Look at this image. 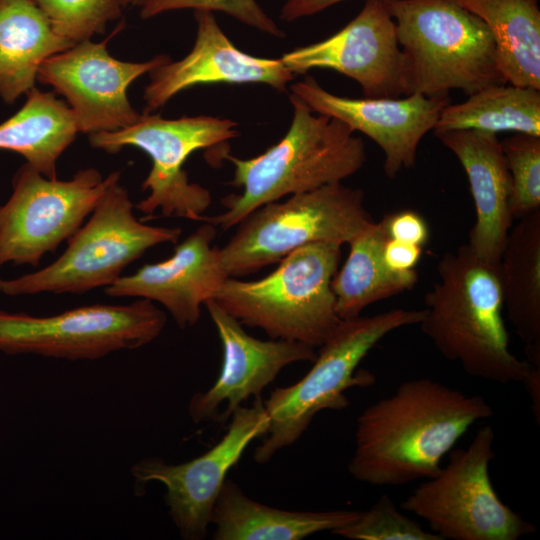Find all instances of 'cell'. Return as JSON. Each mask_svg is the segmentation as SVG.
I'll list each match as a JSON object with an SVG mask.
<instances>
[{"instance_id":"5bb4252c","label":"cell","mask_w":540,"mask_h":540,"mask_svg":"<svg viewBox=\"0 0 540 540\" xmlns=\"http://www.w3.org/2000/svg\"><path fill=\"white\" fill-rule=\"evenodd\" d=\"M123 27L120 23L102 42L76 43L44 60L38 69L37 80L65 97L81 133L116 131L136 123L141 114L129 102L128 87L171 60L165 54L145 62L112 57L107 42Z\"/></svg>"},{"instance_id":"f1b7e54d","label":"cell","mask_w":540,"mask_h":540,"mask_svg":"<svg viewBox=\"0 0 540 540\" xmlns=\"http://www.w3.org/2000/svg\"><path fill=\"white\" fill-rule=\"evenodd\" d=\"M501 145L512 181L511 212L519 220L540 210V136L515 133Z\"/></svg>"},{"instance_id":"7a4b0ae2","label":"cell","mask_w":540,"mask_h":540,"mask_svg":"<svg viewBox=\"0 0 540 540\" xmlns=\"http://www.w3.org/2000/svg\"><path fill=\"white\" fill-rule=\"evenodd\" d=\"M437 273L439 281L424 297L422 332L470 376L523 382L532 365L509 349L499 264L481 260L464 244L444 253Z\"/></svg>"},{"instance_id":"1f68e13d","label":"cell","mask_w":540,"mask_h":540,"mask_svg":"<svg viewBox=\"0 0 540 540\" xmlns=\"http://www.w3.org/2000/svg\"><path fill=\"white\" fill-rule=\"evenodd\" d=\"M389 238L423 247L428 239L425 220L411 210L386 215Z\"/></svg>"},{"instance_id":"4fadbf2b","label":"cell","mask_w":540,"mask_h":540,"mask_svg":"<svg viewBox=\"0 0 540 540\" xmlns=\"http://www.w3.org/2000/svg\"><path fill=\"white\" fill-rule=\"evenodd\" d=\"M268 427L263 401L257 397L251 406L242 405L233 412L223 437L204 454L179 464L147 457L132 466L131 474L139 485L163 484L168 513L181 538L201 540L207 536L227 473L254 439L265 436Z\"/></svg>"},{"instance_id":"8992f818","label":"cell","mask_w":540,"mask_h":540,"mask_svg":"<svg viewBox=\"0 0 540 540\" xmlns=\"http://www.w3.org/2000/svg\"><path fill=\"white\" fill-rule=\"evenodd\" d=\"M424 313V309L398 308L342 320L320 346L309 372L292 385L275 388L263 401L269 427L254 450V460L264 464L278 451L293 445L322 410L345 409L349 405L347 389L375 382L371 372L356 371L364 357L390 332L419 324Z\"/></svg>"},{"instance_id":"7c38bea8","label":"cell","mask_w":540,"mask_h":540,"mask_svg":"<svg viewBox=\"0 0 540 540\" xmlns=\"http://www.w3.org/2000/svg\"><path fill=\"white\" fill-rule=\"evenodd\" d=\"M119 179L118 171L103 178L92 167L77 171L70 180L49 179L23 164L13 177L11 196L0 205V267H37L79 230Z\"/></svg>"},{"instance_id":"4316f807","label":"cell","mask_w":540,"mask_h":540,"mask_svg":"<svg viewBox=\"0 0 540 540\" xmlns=\"http://www.w3.org/2000/svg\"><path fill=\"white\" fill-rule=\"evenodd\" d=\"M452 130L540 136V90L507 83L487 86L441 111L434 133Z\"/></svg>"},{"instance_id":"83f0119b","label":"cell","mask_w":540,"mask_h":540,"mask_svg":"<svg viewBox=\"0 0 540 540\" xmlns=\"http://www.w3.org/2000/svg\"><path fill=\"white\" fill-rule=\"evenodd\" d=\"M61 36L79 43L105 32L107 24L118 20L122 7L118 0H32Z\"/></svg>"},{"instance_id":"f546056e","label":"cell","mask_w":540,"mask_h":540,"mask_svg":"<svg viewBox=\"0 0 540 540\" xmlns=\"http://www.w3.org/2000/svg\"><path fill=\"white\" fill-rule=\"evenodd\" d=\"M332 533L352 540H442L400 512L386 494L367 511H361L356 521Z\"/></svg>"},{"instance_id":"44dd1931","label":"cell","mask_w":540,"mask_h":540,"mask_svg":"<svg viewBox=\"0 0 540 540\" xmlns=\"http://www.w3.org/2000/svg\"><path fill=\"white\" fill-rule=\"evenodd\" d=\"M361 515L357 510L289 511L249 498L226 478L211 514L215 540H301L343 528Z\"/></svg>"},{"instance_id":"5b68a950","label":"cell","mask_w":540,"mask_h":540,"mask_svg":"<svg viewBox=\"0 0 540 540\" xmlns=\"http://www.w3.org/2000/svg\"><path fill=\"white\" fill-rule=\"evenodd\" d=\"M341 246L319 242L300 247L261 279L228 277L213 300L242 325L259 328L271 339L320 347L342 321L331 288Z\"/></svg>"},{"instance_id":"e0dca14e","label":"cell","mask_w":540,"mask_h":540,"mask_svg":"<svg viewBox=\"0 0 540 540\" xmlns=\"http://www.w3.org/2000/svg\"><path fill=\"white\" fill-rule=\"evenodd\" d=\"M204 306L218 332L223 360L213 385L190 398L188 413L194 423L219 422V409L223 404L225 409L220 422H225L250 397H260L284 367L316 359L317 354L310 345L283 339L260 340L249 335L242 324L213 299Z\"/></svg>"},{"instance_id":"6da1fadb","label":"cell","mask_w":540,"mask_h":540,"mask_svg":"<svg viewBox=\"0 0 540 540\" xmlns=\"http://www.w3.org/2000/svg\"><path fill=\"white\" fill-rule=\"evenodd\" d=\"M493 414L482 396L430 378L407 380L358 416L349 473L375 486L434 477L468 429Z\"/></svg>"},{"instance_id":"484cf974","label":"cell","mask_w":540,"mask_h":540,"mask_svg":"<svg viewBox=\"0 0 540 540\" xmlns=\"http://www.w3.org/2000/svg\"><path fill=\"white\" fill-rule=\"evenodd\" d=\"M490 29L505 83L540 90L537 0H457Z\"/></svg>"},{"instance_id":"9a60e30c","label":"cell","mask_w":540,"mask_h":540,"mask_svg":"<svg viewBox=\"0 0 540 540\" xmlns=\"http://www.w3.org/2000/svg\"><path fill=\"white\" fill-rule=\"evenodd\" d=\"M295 75L331 69L353 80L366 98L407 95L404 60L396 26L384 0H366L346 26L330 37L280 58Z\"/></svg>"},{"instance_id":"836d02e7","label":"cell","mask_w":540,"mask_h":540,"mask_svg":"<svg viewBox=\"0 0 540 540\" xmlns=\"http://www.w3.org/2000/svg\"><path fill=\"white\" fill-rule=\"evenodd\" d=\"M345 0H286L280 12V18L292 22L299 18L319 13Z\"/></svg>"},{"instance_id":"d590c367","label":"cell","mask_w":540,"mask_h":540,"mask_svg":"<svg viewBox=\"0 0 540 540\" xmlns=\"http://www.w3.org/2000/svg\"><path fill=\"white\" fill-rule=\"evenodd\" d=\"M121 7L125 8L128 6H141L144 0H118Z\"/></svg>"},{"instance_id":"2e32d148","label":"cell","mask_w":540,"mask_h":540,"mask_svg":"<svg viewBox=\"0 0 540 540\" xmlns=\"http://www.w3.org/2000/svg\"><path fill=\"white\" fill-rule=\"evenodd\" d=\"M290 89L313 112L336 118L372 139L384 153L383 169L391 179L415 165L419 143L434 130L441 111L451 103L449 97L420 93L404 98L342 97L325 90L311 76Z\"/></svg>"},{"instance_id":"ba28073f","label":"cell","mask_w":540,"mask_h":540,"mask_svg":"<svg viewBox=\"0 0 540 540\" xmlns=\"http://www.w3.org/2000/svg\"><path fill=\"white\" fill-rule=\"evenodd\" d=\"M374 222L362 190L327 184L248 214L220 247L221 265L229 277L246 276L312 243L348 244Z\"/></svg>"},{"instance_id":"d6986e66","label":"cell","mask_w":540,"mask_h":540,"mask_svg":"<svg viewBox=\"0 0 540 540\" xmlns=\"http://www.w3.org/2000/svg\"><path fill=\"white\" fill-rule=\"evenodd\" d=\"M197 24L192 50L178 61H168L150 72L144 89V113L165 105L179 92L197 85L265 84L286 91L295 74L281 59L250 55L226 36L209 11H194Z\"/></svg>"},{"instance_id":"4dcf8cb0","label":"cell","mask_w":540,"mask_h":540,"mask_svg":"<svg viewBox=\"0 0 540 540\" xmlns=\"http://www.w3.org/2000/svg\"><path fill=\"white\" fill-rule=\"evenodd\" d=\"M180 9L223 12L268 35L277 38L285 37V33L257 0H144L140 6V17L147 20L162 13Z\"/></svg>"},{"instance_id":"603a6c76","label":"cell","mask_w":540,"mask_h":540,"mask_svg":"<svg viewBox=\"0 0 540 540\" xmlns=\"http://www.w3.org/2000/svg\"><path fill=\"white\" fill-rule=\"evenodd\" d=\"M499 271L508 319L540 368V210L511 227Z\"/></svg>"},{"instance_id":"ac0fdd59","label":"cell","mask_w":540,"mask_h":540,"mask_svg":"<svg viewBox=\"0 0 540 540\" xmlns=\"http://www.w3.org/2000/svg\"><path fill=\"white\" fill-rule=\"evenodd\" d=\"M216 232V226L204 222L175 246L169 258L121 276L104 288L106 295L158 302L179 328L195 325L201 307L229 277L221 265L220 247L212 246Z\"/></svg>"},{"instance_id":"d4e9b609","label":"cell","mask_w":540,"mask_h":540,"mask_svg":"<svg viewBox=\"0 0 540 540\" xmlns=\"http://www.w3.org/2000/svg\"><path fill=\"white\" fill-rule=\"evenodd\" d=\"M79 132L73 111L54 93L33 87L19 111L0 124V150L12 151L49 179Z\"/></svg>"},{"instance_id":"9c48e42d","label":"cell","mask_w":540,"mask_h":540,"mask_svg":"<svg viewBox=\"0 0 540 540\" xmlns=\"http://www.w3.org/2000/svg\"><path fill=\"white\" fill-rule=\"evenodd\" d=\"M237 126L231 119L208 115L164 119L144 113L133 125L91 133L88 141L111 154L133 146L151 158V170L141 184L149 194L135 205L147 218L159 209L165 217L201 221L212 197L208 189L189 181L183 166L197 150L223 148L239 135Z\"/></svg>"},{"instance_id":"277c9868","label":"cell","mask_w":540,"mask_h":540,"mask_svg":"<svg viewBox=\"0 0 540 540\" xmlns=\"http://www.w3.org/2000/svg\"><path fill=\"white\" fill-rule=\"evenodd\" d=\"M396 26L407 95L447 98L505 83L488 26L457 0H384Z\"/></svg>"},{"instance_id":"8fae6325","label":"cell","mask_w":540,"mask_h":540,"mask_svg":"<svg viewBox=\"0 0 540 540\" xmlns=\"http://www.w3.org/2000/svg\"><path fill=\"white\" fill-rule=\"evenodd\" d=\"M166 313L148 299L93 304L51 316L0 310V352L66 360H97L155 340Z\"/></svg>"},{"instance_id":"ffe728a7","label":"cell","mask_w":540,"mask_h":540,"mask_svg":"<svg viewBox=\"0 0 540 540\" xmlns=\"http://www.w3.org/2000/svg\"><path fill=\"white\" fill-rule=\"evenodd\" d=\"M460 161L468 177L476 222L467 245L481 260L499 264L513 224L512 181L497 134L479 130L434 133Z\"/></svg>"},{"instance_id":"3957f363","label":"cell","mask_w":540,"mask_h":540,"mask_svg":"<svg viewBox=\"0 0 540 540\" xmlns=\"http://www.w3.org/2000/svg\"><path fill=\"white\" fill-rule=\"evenodd\" d=\"M289 100L292 120L276 144L248 159L235 157L227 149L217 154L233 164L234 176L229 184L242 188V192L222 198L225 211L215 216L204 215L202 222L227 231L265 204L342 182L363 167L365 145L349 126L313 112L292 93Z\"/></svg>"},{"instance_id":"30bf717a","label":"cell","mask_w":540,"mask_h":540,"mask_svg":"<svg viewBox=\"0 0 540 540\" xmlns=\"http://www.w3.org/2000/svg\"><path fill=\"white\" fill-rule=\"evenodd\" d=\"M495 434L481 427L465 449H455L448 464L425 479L401 508L425 520L442 540H517L536 532L534 524L506 505L489 475Z\"/></svg>"},{"instance_id":"52a82bcc","label":"cell","mask_w":540,"mask_h":540,"mask_svg":"<svg viewBox=\"0 0 540 540\" xmlns=\"http://www.w3.org/2000/svg\"><path fill=\"white\" fill-rule=\"evenodd\" d=\"M134 208L128 191L119 180L113 182L55 261L40 270L1 279L0 293L80 295L105 288L148 249L162 243H177L182 233L180 227L145 224L136 218Z\"/></svg>"},{"instance_id":"7402d4cb","label":"cell","mask_w":540,"mask_h":540,"mask_svg":"<svg viewBox=\"0 0 540 540\" xmlns=\"http://www.w3.org/2000/svg\"><path fill=\"white\" fill-rule=\"evenodd\" d=\"M74 44L32 0H0V98L13 104L26 95L43 61Z\"/></svg>"},{"instance_id":"e575fe53","label":"cell","mask_w":540,"mask_h":540,"mask_svg":"<svg viewBox=\"0 0 540 540\" xmlns=\"http://www.w3.org/2000/svg\"><path fill=\"white\" fill-rule=\"evenodd\" d=\"M524 383L526 390L531 398L532 410L536 422L540 423V368L534 365L531 366Z\"/></svg>"},{"instance_id":"d6a6232c","label":"cell","mask_w":540,"mask_h":540,"mask_svg":"<svg viewBox=\"0 0 540 540\" xmlns=\"http://www.w3.org/2000/svg\"><path fill=\"white\" fill-rule=\"evenodd\" d=\"M422 254V247L388 238L383 249L386 265L396 272L415 269Z\"/></svg>"},{"instance_id":"8d00e7d4","label":"cell","mask_w":540,"mask_h":540,"mask_svg":"<svg viewBox=\"0 0 540 540\" xmlns=\"http://www.w3.org/2000/svg\"><path fill=\"white\" fill-rule=\"evenodd\" d=\"M0 281H1V278H0Z\"/></svg>"},{"instance_id":"cb8c5ba5","label":"cell","mask_w":540,"mask_h":540,"mask_svg":"<svg viewBox=\"0 0 540 540\" xmlns=\"http://www.w3.org/2000/svg\"><path fill=\"white\" fill-rule=\"evenodd\" d=\"M388 238L385 216L348 243L345 263L331 282L336 313L341 320L356 318L367 306L410 290L417 283L415 269L396 272L384 262L383 249Z\"/></svg>"}]
</instances>
